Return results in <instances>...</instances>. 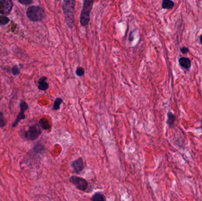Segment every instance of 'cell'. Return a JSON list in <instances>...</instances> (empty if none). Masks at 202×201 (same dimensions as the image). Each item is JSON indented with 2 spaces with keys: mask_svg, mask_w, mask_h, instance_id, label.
Returning <instances> with one entry per match:
<instances>
[{
  "mask_svg": "<svg viewBox=\"0 0 202 201\" xmlns=\"http://www.w3.org/2000/svg\"><path fill=\"white\" fill-rule=\"evenodd\" d=\"M76 1L73 0H65L63 4V11L65 17L66 22L70 29H72L75 24Z\"/></svg>",
  "mask_w": 202,
  "mask_h": 201,
  "instance_id": "cell-1",
  "label": "cell"
},
{
  "mask_svg": "<svg viewBox=\"0 0 202 201\" xmlns=\"http://www.w3.org/2000/svg\"><path fill=\"white\" fill-rule=\"evenodd\" d=\"M93 1H84L82 10L80 15V23L81 26L86 27L90 21V14L93 5Z\"/></svg>",
  "mask_w": 202,
  "mask_h": 201,
  "instance_id": "cell-2",
  "label": "cell"
},
{
  "mask_svg": "<svg viewBox=\"0 0 202 201\" xmlns=\"http://www.w3.org/2000/svg\"><path fill=\"white\" fill-rule=\"evenodd\" d=\"M27 16L33 22H39L44 19L45 13L44 10L40 6H32L27 10Z\"/></svg>",
  "mask_w": 202,
  "mask_h": 201,
  "instance_id": "cell-3",
  "label": "cell"
},
{
  "mask_svg": "<svg viewBox=\"0 0 202 201\" xmlns=\"http://www.w3.org/2000/svg\"><path fill=\"white\" fill-rule=\"evenodd\" d=\"M41 133V131L37 124L30 126L28 129L23 133V137L28 140H34L37 139Z\"/></svg>",
  "mask_w": 202,
  "mask_h": 201,
  "instance_id": "cell-4",
  "label": "cell"
},
{
  "mask_svg": "<svg viewBox=\"0 0 202 201\" xmlns=\"http://www.w3.org/2000/svg\"><path fill=\"white\" fill-rule=\"evenodd\" d=\"M69 181L78 188L79 190L82 191H84L88 187V183L87 181L81 177L72 176L69 178Z\"/></svg>",
  "mask_w": 202,
  "mask_h": 201,
  "instance_id": "cell-5",
  "label": "cell"
},
{
  "mask_svg": "<svg viewBox=\"0 0 202 201\" xmlns=\"http://www.w3.org/2000/svg\"><path fill=\"white\" fill-rule=\"evenodd\" d=\"M1 6V10L0 13L4 15H9L13 9V1L11 0H4V1H0Z\"/></svg>",
  "mask_w": 202,
  "mask_h": 201,
  "instance_id": "cell-6",
  "label": "cell"
},
{
  "mask_svg": "<svg viewBox=\"0 0 202 201\" xmlns=\"http://www.w3.org/2000/svg\"><path fill=\"white\" fill-rule=\"evenodd\" d=\"M20 113L19 114L18 116L17 117L16 120H15V122L13 124V126H12L13 128L16 127L18 125V124L20 123V122L21 120H23V119H24L26 118L24 113H25L26 110L28 109V106L27 105V104L24 101H21V103H20Z\"/></svg>",
  "mask_w": 202,
  "mask_h": 201,
  "instance_id": "cell-7",
  "label": "cell"
},
{
  "mask_svg": "<svg viewBox=\"0 0 202 201\" xmlns=\"http://www.w3.org/2000/svg\"><path fill=\"white\" fill-rule=\"evenodd\" d=\"M72 166L74 172H75L76 174H79L80 172H81L85 168L82 158L80 157L78 159L73 161L72 163Z\"/></svg>",
  "mask_w": 202,
  "mask_h": 201,
  "instance_id": "cell-8",
  "label": "cell"
},
{
  "mask_svg": "<svg viewBox=\"0 0 202 201\" xmlns=\"http://www.w3.org/2000/svg\"><path fill=\"white\" fill-rule=\"evenodd\" d=\"M38 88L40 90H46L49 88V83L47 82V78L43 76L38 81Z\"/></svg>",
  "mask_w": 202,
  "mask_h": 201,
  "instance_id": "cell-9",
  "label": "cell"
},
{
  "mask_svg": "<svg viewBox=\"0 0 202 201\" xmlns=\"http://www.w3.org/2000/svg\"><path fill=\"white\" fill-rule=\"evenodd\" d=\"M179 63L184 69H189L191 66V61L190 59L185 57H182L179 59Z\"/></svg>",
  "mask_w": 202,
  "mask_h": 201,
  "instance_id": "cell-10",
  "label": "cell"
},
{
  "mask_svg": "<svg viewBox=\"0 0 202 201\" xmlns=\"http://www.w3.org/2000/svg\"><path fill=\"white\" fill-rule=\"evenodd\" d=\"M92 201H106V198L103 193L98 192L92 196Z\"/></svg>",
  "mask_w": 202,
  "mask_h": 201,
  "instance_id": "cell-11",
  "label": "cell"
},
{
  "mask_svg": "<svg viewBox=\"0 0 202 201\" xmlns=\"http://www.w3.org/2000/svg\"><path fill=\"white\" fill-rule=\"evenodd\" d=\"M40 126L44 130H48L50 128V125L46 118H42L39 120Z\"/></svg>",
  "mask_w": 202,
  "mask_h": 201,
  "instance_id": "cell-12",
  "label": "cell"
},
{
  "mask_svg": "<svg viewBox=\"0 0 202 201\" xmlns=\"http://www.w3.org/2000/svg\"><path fill=\"white\" fill-rule=\"evenodd\" d=\"M174 6L173 1L170 0H164L163 1L162 7L164 9H171Z\"/></svg>",
  "mask_w": 202,
  "mask_h": 201,
  "instance_id": "cell-13",
  "label": "cell"
},
{
  "mask_svg": "<svg viewBox=\"0 0 202 201\" xmlns=\"http://www.w3.org/2000/svg\"><path fill=\"white\" fill-rule=\"evenodd\" d=\"M62 102H63V100L61 98H56L53 106V110H59Z\"/></svg>",
  "mask_w": 202,
  "mask_h": 201,
  "instance_id": "cell-14",
  "label": "cell"
},
{
  "mask_svg": "<svg viewBox=\"0 0 202 201\" xmlns=\"http://www.w3.org/2000/svg\"><path fill=\"white\" fill-rule=\"evenodd\" d=\"M167 116H168V120L167 123L170 126H171L173 125L174 120H175V116L174 115L171 113V112H169L167 114Z\"/></svg>",
  "mask_w": 202,
  "mask_h": 201,
  "instance_id": "cell-15",
  "label": "cell"
},
{
  "mask_svg": "<svg viewBox=\"0 0 202 201\" xmlns=\"http://www.w3.org/2000/svg\"><path fill=\"white\" fill-rule=\"evenodd\" d=\"M10 19L6 16H0V26L7 25L9 23Z\"/></svg>",
  "mask_w": 202,
  "mask_h": 201,
  "instance_id": "cell-16",
  "label": "cell"
},
{
  "mask_svg": "<svg viewBox=\"0 0 202 201\" xmlns=\"http://www.w3.org/2000/svg\"><path fill=\"white\" fill-rule=\"evenodd\" d=\"M76 74L79 77L83 76L85 74V70L84 68L81 67H78L76 70Z\"/></svg>",
  "mask_w": 202,
  "mask_h": 201,
  "instance_id": "cell-17",
  "label": "cell"
},
{
  "mask_svg": "<svg viewBox=\"0 0 202 201\" xmlns=\"http://www.w3.org/2000/svg\"><path fill=\"white\" fill-rule=\"evenodd\" d=\"M11 72H12V74H13L14 76H17V75L19 74L20 70H19V67L17 65H15V66L13 67V68L11 69Z\"/></svg>",
  "mask_w": 202,
  "mask_h": 201,
  "instance_id": "cell-18",
  "label": "cell"
},
{
  "mask_svg": "<svg viewBox=\"0 0 202 201\" xmlns=\"http://www.w3.org/2000/svg\"><path fill=\"white\" fill-rule=\"evenodd\" d=\"M5 124H6V121L3 116V114L2 113H0V128H3L5 126Z\"/></svg>",
  "mask_w": 202,
  "mask_h": 201,
  "instance_id": "cell-19",
  "label": "cell"
},
{
  "mask_svg": "<svg viewBox=\"0 0 202 201\" xmlns=\"http://www.w3.org/2000/svg\"><path fill=\"white\" fill-rule=\"evenodd\" d=\"M19 2L21 3V4H24V5H29L31 4L33 2L32 0H19Z\"/></svg>",
  "mask_w": 202,
  "mask_h": 201,
  "instance_id": "cell-20",
  "label": "cell"
},
{
  "mask_svg": "<svg viewBox=\"0 0 202 201\" xmlns=\"http://www.w3.org/2000/svg\"><path fill=\"white\" fill-rule=\"evenodd\" d=\"M188 52H189V49L186 47H183L182 48V52L183 54H186Z\"/></svg>",
  "mask_w": 202,
  "mask_h": 201,
  "instance_id": "cell-21",
  "label": "cell"
},
{
  "mask_svg": "<svg viewBox=\"0 0 202 201\" xmlns=\"http://www.w3.org/2000/svg\"><path fill=\"white\" fill-rule=\"evenodd\" d=\"M200 42H201V43L202 44V35L200 36Z\"/></svg>",
  "mask_w": 202,
  "mask_h": 201,
  "instance_id": "cell-22",
  "label": "cell"
}]
</instances>
